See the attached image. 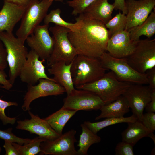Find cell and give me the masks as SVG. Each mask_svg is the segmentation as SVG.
Returning a JSON list of instances; mask_svg holds the SVG:
<instances>
[{"label":"cell","mask_w":155,"mask_h":155,"mask_svg":"<svg viewBox=\"0 0 155 155\" xmlns=\"http://www.w3.org/2000/svg\"><path fill=\"white\" fill-rule=\"evenodd\" d=\"M99 59L102 66L110 70L119 81L131 84H148L146 73L135 70L128 63L126 58H115L105 52Z\"/></svg>","instance_id":"8992f818"},{"label":"cell","mask_w":155,"mask_h":155,"mask_svg":"<svg viewBox=\"0 0 155 155\" xmlns=\"http://www.w3.org/2000/svg\"><path fill=\"white\" fill-rule=\"evenodd\" d=\"M76 131L71 129L56 138L42 142L40 144V154L78 155L74 146L77 142Z\"/></svg>","instance_id":"30bf717a"},{"label":"cell","mask_w":155,"mask_h":155,"mask_svg":"<svg viewBox=\"0 0 155 155\" xmlns=\"http://www.w3.org/2000/svg\"><path fill=\"white\" fill-rule=\"evenodd\" d=\"M80 126L82 132L77 146L79 148L77 151L78 155H87L90 146L93 144L99 143L101 138L92 131L84 123L82 124Z\"/></svg>","instance_id":"d4e9b609"},{"label":"cell","mask_w":155,"mask_h":155,"mask_svg":"<svg viewBox=\"0 0 155 155\" xmlns=\"http://www.w3.org/2000/svg\"><path fill=\"white\" fill-rule=\"evenodd\" d=\"M72 62L67 64L63 61L57 62L50 66L48 69L49 73L53 76V79L65 88L67 95L75 89L71 70Z\"/></svg>","instance_id":"d6986e66"},{"label":"cell","mask_w":155,"mask_h":155,"mask_svg":"<svg viewBox=\"0 0 155 155\" xmlns=\"http://www.w3.org/2000/svg\"><path fill=\"white\" fill-rule=\"evenodd\" d=\"M133 146L127 142L122 141L119 142L115 148L116 155H134Z\"/></svg>","instance_id":"d6a6232c"},{"label":"cell","mask_w":155,"mask_h":155,"mask_svg":"<svg viewBox=\"0 0 155 155\" xmlns=\"http://www.w3.org/2000/svg\"><path fill=\"white\" fill-rule=\"evenodd\" d=\"M127 22L126 15L121 11L105 25L108 29L110 37L113 35L125 30Z\"/></svg>","instance_id":"f1b7e54d"},{"label":"cell","mask_w":155,"mask_h":155,"mask_svg":"<svg viewBox=\"0 0 155 155\" xmlns=\"http://www.w3.org/2000/svg\"><path fill=\"white\" fill-rule=\"evenodd\" d=\"M12 128H10L5 130L0 129V138L4 140H8L12 142L16 143L20 145L28 143L31 139L23 138L18 137L12 132Z\"/></svg>","instance_id":"1f68e13d"},{"label":"cell","mask_w":155,"mask_h":155,"mask_svg":"<svg viewBox=\"0 0 155 155\" xmlns=\"http://www.w3.org/2000/svg\"><path fill=\"white\" fill-rule=\"evenodd\" d=\"M7 65L6 50L3 43L0 41V70H4Z\"/></svg>","instance_id":"e575fe53"},{"label":"cell","mask_w":155,"mask_h":155,"mask_svg":"<svg viewBox=\"0 0 155 155\" xmlns=\"http://www.w3.org/2000/svg\"><path fill=\"white\" fill-rule=\"evenodd\" d=\"M128 123L127 128L121 133L122 141L129 143L133 146L139 140L145 137H148L153 132L146 128L138 120Z\"/></svg>","instance_id":"7402d4cb"},{"label":"cell","mask_w":155,"mask_h":155,"mask_svg":"<svg viewBox=\"0 0 155 155\" xmlns=\"http://www.w3.org/2000/svg\"><path fill=\"white\" fill-rule=\"evenodd\" d=\"M39 56L33 50L28 52L26 60L19 76L21 80L28 85H34L41 78L55 80L48 76L43 63L45 60H39Z\"/></svg>","instance_id":"9a60e30c"},{"label":"cell","mask_w":155,"mask_h":155,"mask_svg":"<svg viewBox=\"0 0 155 155\" xmlns=\"http://www.w3.org/2000/svg\"><path fill=\"white\" fill-rule=\"evenodd\" d=\"M51 0L52 1H57V2H63L64 0Z\"/></svg>","instance_id":"7bdbcfd3"},{"label":"cell","mask_w":155,"mask_h":155,"mask_svg":"<svg viewBox=\"0 0 155 155\" xmlns=\"http://www.w3.org/2000/svg\"><path fill=\"white\" fill-rule=\"evenodd\" d=\"M0 40L7 52V61L9 67V80L13 85L19 76L27 58V48L24 42L16 37L13 32H0Z\"/></svg>","instance_id":"3957f363"},{"label":"cell","mask_w":155,"mask_h":155,"mask_svg":"<svg viewBox=\"0 0 155 155\" xmlns=\"http://www.w3.org/2000/svg\"><path fill=\"white\" fill-rule=\"evenodd\" d=\"M141 122L146 128L154 132L155 130L154 112H147L143 114Z\"/></svg>","instance_id":"836d02e7"},{"label":"cell","mask_w":155,"mask_h":155,"mask_svg":"<svg viewBox=\"0 0 155 155\" xmlns=\"http://www.w3.org/2000/svg\"><path fill=\"white\" fill-rule=\"evenodd\" d=\"M28 112L30 119L18 121L17 129L37 134L46 140H54L60 135L51 127L44 119H42L38 115H34L30 110Z\"/></svg>","instance_id":"2e32d148"},{"label":"cell","mask_w":155,"mask_h":155,"mask_svg":"<svg viewBox=\"0 0 155 155\" xmlns=\"http://www.w3.org/2000/svg\"><path fill=\"white\" fill-rule=\"evenodd\" d=\"M77 111L62 107L44 119L51 127L61 135L62 134L63 129L66 123Z\"/></svg>","instance_id":"cb8c5ba5"},{"label":"cell","mask_w":155,"mask_h":155,"mask_svg":"<svg viewBox=\"0 0 155 155\" xmlns=\"http://www.w3.org/2000/svg\"><path fill=\"white\" fill-rule=\"evenodd\" d=\"M49 30L53 34L54 44L52 53L47 60L48 65L59 61H63L67 64L70 63L78 54L68 38L70 30L56 25L50 27Z\"/></svg>","instance_id":"52a82bcc"},{"label":"cell","mask_w":155,"mask_h":155,"mask_svg":"<svg viewBox=\"0 0 155 155\" xmlns=\"http://www.w3.org/2000/svg\"><path fill=\"white\" fill-rule=\"evenodd\" d=\"M61 11L59 8L51 10L50 12L47 14L44 19V24H49L53 23L55 25L67 28L71 31L75 32L80 27L81 21L78 17L76 19V22L75 23L69 22L65 21L60 16Z\"/></svg>","instance_id":"484cf974"},{"label":"cell","mask_w":155,"mask_h":155,"mask_svg":"<svg viewBox=\"0 0 155 155\" xmlns=\"http://www.w3.org/2000/svg\"><path fill=\"white\" fill-rule=\"evenodd\" d=\"M145 108L147 112H155V90L152 91L151 99Z\"/></svg>","instance_id":"ab89813d"},{"label":"cell","mask_w":155,"mask_h":155,"mask_svg":"<svg viewBox=\"0 0 155 155\" xmlns=\"http://www.w3.org/2000/svg\"><path fill=\"white\" fill-rule=\"evenodd\" d=\"M131 40L137 43L140 37L142 35L148 38L152 37L155 34V10L142 23L132 27L128 30Z\"/></svg>","instance_id":"603a6c76"},{"label":"cell","mask_w":155,"mask_h":155,"mask_svg":"<svg viewBox=\"0 0 155 155\" xmlns=\"http://www.w3.org/2000/svg\"><path fill=\"white\" fill-rule=\"evenodd\" d=\"M46 140L38 136L31 139L28 143L23 145L14 142H13V144L18 150L20 155H35L41 152V143Z\"/></svg>","instance_id":"83f0119b"},{"label":"cell","mask_w":155,"mask_h":155,"mask_svg":"<svg viewBox=\"0 0 155 155\" xmlns=\"http://www.w3.org/2000/svg\"><path fill=\"white\" fill-rule=\"evenodd\" d=\"M114 2L113 4L114 6V9L117 10H119L121 11L122 13L126 15L127 12L126 9L125 0H114Z\"/></svg>","instance_id":"f35d334b"},{"label":"cell","mask_w":155,"mask_h":155,"mask_svg":"<svg viewBox=\"0 0 155 155\" xmlns=\"http://www.w3.org/2000/svg\"><path fill=\"white\" fill-rule=\"evenodd\" d=\"M36 85H28L22 108L24 111L30 110V105L34 100L41 97L57 96L66 92L65 88L53 80L41 78Z\"/></svg>","instance_id":"7c38bea8"},{"label":"cell","mask_w":155,"mask_h":155,"mask_svg":"<svg viewBox=\"0 0 155 155\" xmlns=\"http://www.w3.org/2000/svg\"><path fill=\"white\" fill-rule=\"evenodd\" d=\"M7 77L4 70H0V84L2 85V88L9 90L13 87V85L7 79Z\"/></svg>","instance_id":"74e56055"},{"label":"cell","mask_w":155,"mask_h":155,"mask_svg":"<svg viewBox=\"0 0 155 155\" xmlns=\"http://www.w3.org/2000/svg\"><path fill=\"white\" fill-rule=\"evenodd\" d=\"M153 132H151L149 134L148 137L151 138L155 144V135L153 133Z\"/></svg>","instance_id":"b9f144b4"},{"label":"cell","mask_w":155,"mask_h":155,"mask_svg":"<svg viewBox=\"0 0 155 155\" xmlns=\"http://www.w3.org/2000/svg\"><path fill=\"white\" fill-rule=\"evenodd\" d=\"M26 7L19 6L4 0L0 11V32H13L15 26L21 20Z\"/></svg>","instance_id":"ac0fdd59"},{"label":"cell","mask_w":155,"mask_h":155,"mask_svg":"<svg viewBox=\"0 0 155 155\" xmlns=\"http://www.w3.org/2000/svg\"><path fill=\"white\" fill-rule=\"evenodd\" d=\"M130 107L127 101L122 95L114 101L103 105L100 109V114L95 119L98 120L104 118L124 117L129 111Z\"/></svg>","instance_id":"44dd1931"},{"label":"cell","mask_w":155,"mask_h":155,"mask_svg":"<svg viewBox=\"0 0 155 155\" xmlns=\"http://www.w3.org/2000/svg\"><path fill=\"white\" fill-rule=\"evenodd\" d=\"M0 84V88H2ZM18 105V103L15 102L7 101L0 98V119L3 124L6 125L10 124H14L17 119L15 117H10L7 116L5 113V111L6 108L10 106Z\"/></svg>","instance_id":"f546056e"},{"label":"cell","mask_w":155,"mask_h":155,"mask_svg":"<svg viewBox=\"0 0 155 155\" xmlns=\"http://www.w3.org/2000/svg\"><path fill=\"white\" fill-rule=\"evenodd\" d=\"M106 70L99 58L78 54L72 62L71 69L74 85L94 82L101 78Z\"/></svg>","instance_id":"277c9868"},{"label":"cell","mask_w":155,"mask_h":155,"mask_svg":"<svg viewBox=\"0 0 155 155\" xmlns=\"http://www.w3.org/2000/svg\"><path fill=\"white\" fill-rule=\"evenodd\" d=\"M137 44L131 40L129 32L124 30L110 37L106 51L114 57L127 58L133 52Z\"/></svg>","instance_id":"e0dca14e"},{"label":"cell","mask_w":155,"mask_h":155,"mask_svg":"<svg viewBox=\"0 0 155 155\" xmlns=\"http://www.w3.org/2000/svg\"><path fill=\"white\" fill-rule=\"evenodd\" d=\"M1 148L0 147V153L1 151Z\"/></svg>","instance_id":"ee69618b"},{"label":"cell","mask_w":155,"mask_h":155,"mask_svg":"<svg viewBox=\"0 0 155 155\" xmlns=\"http://www.w3.org/2000/svg\"><path fill=\"white\" fill-rule=\"evenodd\" d=\"M3 147L6 151L5 155H20L18 150L13 145V142L5 140Z\"/></svg>","instance_id":"8d00e7d4"},{"label":"cell","mask_w":155,"mask_h":155,"mask_svg":"<svg viewBox=\"0 0 155 155\" xmlns=\"http://www.w3.org/2000/svg\"><path fill=\"white\" fill-rule=\"evenodd\" d=\"M53 2L50 0H30L16 32L17 37L24 43L27 37L44 20Z\"/></svg>","instance_id":"5b68a950"},{"label":"cell","mask_w":155,"mask_h":155,"mask_svg":"<svg viewBox=\"0 0 155 155\" xmlns=\"http://www.w3.org/2000/svg\"><path fill=\"white\" fill-rule=\"evenodd\" d=\"M126 58L129 64L141 73L155 67V39L140 40L133 52Z\"/></svg>","instance_id":"ba28073f"},{"label":"cell","mask_w":155,"mask_h":155,"mask_svg":"<svg viewBox=\"0 0 155 155\" xmlns=\"http://www.w3.org/2000/svg\"><path fill=\"white\" fill-rule=\"evenodd\" d=\"M95 0H72L67 2L68 6L73 9L72 14L74 16L83 13L84 10Z\"/></svg>","instance_id":"4dcf8cb0"},{"label":"cell","mask_w":155,"mask_h":155,"mask_svg":"<svg viewBox=\"0 0 155 155\" xmlns=\"http://www.w3.org/2000/svg\"><path fill=\"white\" fill-rule=\"evenodd\" d=\"M148 81V86L152 91L155 90V67L147 70L145 73Z\"/></svg>","instance_id":"d590c367"},{"label":"cell","mask_w":155,"mask_h":155,"mask_svg":"<svg viewBox=\"0 0 155 155\" xmlns=\"http://www.w3.org/2000/svg\"><path fill=\"white\" fill-rule=\"evenodd\" d=\"M49 24L38 25L26 38L28 46L36 52L41 60L47 61L53 51L54 40L50 35Z\"/></svg>","instance_id":"8fae6325"},{"label":"cell","mask_w":155,"mask_h":155,"mask_svg":"<svg viewBox=\"0 0 155 155\" xmlns=\"http://www.w3.org/2000/svg\"><path fill=\"white\" fill-rule=\"evenodd\" d=\"M6 1L21 6H27L30 0H5Z\"/></svg>","instance_id":"60d3db41"},{"label":"cell","mask_w":155,"mask_h":155,"mask_svg":"<svg viewBox=\"0 0 155 155\" xmlns=\"http://www.w3.org/2000/svg\"><path fill=\"white\" fill-rule=\"evenodd\" d=\"M105 118L100 121L92 122L90 121H85L83 123L93 133L97 134L100 130L110 125L120 123L133 122L137 119L136 117L133 114L127 117Z\"/></svg>","instance_id":"4316f807"},{"label":"cell","mask_w":155,"mask_h":155,"mask_svg":"<svg viewBox=\"0 0 155 155\" xmlns=\"http://www.w3.org/2000/svg\"><path fill=\"white\" fill-rule=\"evenodd\" d=\"M144 84H131L122 95L127 100L133 114L141 122L143 112L150 101L152 91Z\"/></svg>","instance_id":"4fadbf2b"},{"label":"cell","mask_w":155,"mask_h":155,"mask_svg":"<svg viewBox=\"0 0 155 155\" xmlns=\"http://www.w3.org/2000/svg\"><path fill=\"white\" fill-rule=\"evenodd\" d=\"M126 24L125 30L142 23L155 8V0H126Z\"/></svg>","instance_id":"5bb4252c"},{"label":"cell","mask_w":155,"mask_h":155,"mask_svg":"<svg viewBox=\"0 0 155 155\" xmlns=\"http://www.w3.org/2000/svg\"><path fill=\"white\" fill-rule=\"evenodd\" d=\"M114 8L113 4L110 3L108 0H95L82 13L88 18L100 21L105 24L112 18Z\"/></svg>","instance_id":"ffe728a7"},{"label":"cell","mask_w":155,"mask_h":155,"mask_svg":"<svg viewBox=\"0 0 155 155\" xmlns=\"http://www.w3.org/2000/svg\"><path fill=\"white\" fill-rule=\"evenodd\" d=\"M78 17L81 26L75 32L70 31L68 38L78 54L99 58L106 51L108 31L100 21L88 18L82 13Z\"/></svg>","instance_id":"6da1fadb"},{"label":"cell","mask_w":155,"mask_h":155,"mask_svg":"<svg viewBox=\"0 0 155 155\" xmlns=\"http://www.w3.org/2000/svg\"><path fill=\"white\" fill-rule=\"evenodd\" d=\"M104 104L96 95L90 92L75 89L63 99L62 107L71 110H100Z\"/></svg>","instance_id":"9c48e42d"},{"label":"cell","mask_w":155,"mask_h":155,"mask_svg":"<svg viewBox=\"0 0 155 155\" xmlns=\"http://www.w3.org/2000/svg\"><path fill=\"white\" fill-rule=\"evenodd\" d=\"M131 84L119 80L111 71L91 83L75 86L97 95L104 104H109L122 95Z\"/></svg>","instance_id":"7a4b0ae2"}]
</instances>
